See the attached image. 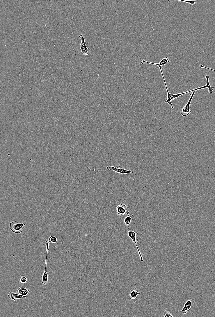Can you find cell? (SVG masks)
<instances>
[{
  "label": "cell",
  "mask_w": 215,
  "mask_h": 317,
  "mask_svg": "<svg viewBox=\"0 0 215 317\" xmlns=\"http://www.w3.org/2000/svg\"><path fill=\"white\" fill-rule=\"evenodd\" d=\"M26 226L25 223H21L17 221H14L10 223V228L12 232L18 234L23 232Z\"/></svg>",
  "instance_id": "3957f363"
},
{
  "label": "cell",
  "mask_w": 215,
  "mask_h": 317,
  "mask_svg": "<svg viewBox=\"0 0 215 317\" xmlns=\"http://www.w3.org/2000/svg\"><path fill=\"white\" fill-rule=\"evenodd\" d=\"M79 38L81 40V48L80 49L81 54L83 55H88L90 49L87 47L85 42L84 35L83 34L79 35Z\"/></svg>",
  "instance_id": "8992f818"
},
{
  "label": "cell",
  "mask_w": 215,
  "mask_h": 317,
  "mask_svg": "<svg viewBox=\"0 0 215 317\" xmlns=\"http://www.w3.org/2000/svg\"><path fill=\"white\" fill-rule=\"evenodd\" d=\"M170 62V60L167 57H165L164 58L162 59L159 64L151 62H148L144 60H143L141 62V63L143 65L147 64L157 65V66L158 65H159L162 67L167 65L168 63Z\"/></svg>",
  "instance_id": "ba28073f"
},
{
  "label": "cell",
  "mask_w": 215,
  "mask_h": 317,
  "mask_svg": "<svg viewBox=\"0 0 215 317\" xmlns=\"http://www.w3.org/2000/svg\"><path fill=\"white\" fill-rule=\"evenodd\" d=\"M166 89L167 91V92L168 99L167 100H164V102L165 103H167L169 104L172 109H174V107L173 104H172L171 103V101H172L174 100V99L179 98L181 96L184 95L189 94V93L190 92H193L195 91H197L198 90H199V89L198 88H196L192 90H190L185 92L180 93V94H170L168 91V88H166Z\"/></svg>",
  "instance_id": "7a4b0ae2"
},
{
  "label": "cell",
  "mask_w": 215,
  "mask_h": 317,
  "mask_svg": "<svg viewBox=\"0 0 215 317\" xmlns=\"http://www.w3.org/2000/svg\"><path fill=\"white\" fill-rule=\"evenodd\" d=\"M125 233L136 244L141 262H143L144 259L137 244V243L138 241V232L136 230L132 229L130 228H128L125 230Z\"/></svg>",
  "instance_id": "6da1fadb"
},
{
  "label": "cell",
  "mask_w": 215,
  "mask_h": 317,
  "mask_svg": "<svg viewBox=\"0 0 215 317\" xmlns=\"http://www.w3.org/2000/svg\"><path fill=\"white\" fill-rule=\"evenodd\" d=\"M8 296L10 300H13L14 301H16L18 299H26L28 297L27 296H24L12 292H10Z\"/></svg>",
  "instance_id": "30bf717a"
},
{
  "label": "cell",
  "mask_w": 215,
  "mask_h": 317,
  "mask_svg": "<svg viewBox=\"0 0 215 317\" xmlns=\"http://www.w3.org/2000/svg\"><path fill=\"white\" fill-rule=\"evenodd\" d=\"M164 317H173L174 316L170 313L169 310H165L164 312Z\"/></svg>",
  "instance_id": "2e32d148"
},
{
  "label": "cell",
  "mask_w": 215,
  "mask_h": 317,
  "mask_svg": "<svg viewBox=\"0 0 215 317\" xmlns=\"http://www.w3.org/2000/svg\"><path fill=\"white\" fill-rule=\"evenodd\" d=\"M30 289L25 287H19L16 291L17 293L25 296H27L30 294Z\"/></svg>",
  "instance_id": "7c38bea8"
},
{
  "label": "cell",
  "mask_w": 215,
  "mask_h": 317,
  "mask_svg": "<svg viewBox=\"0 0 215 317\" xmlns=\"http://www.w3.org/2000/svg\"><path fill=\"white\" fill-rule=\"evenodd\" d=\"M140 294L137 288L134 287L131 289L129 295L130 299L133 303L136 302L137 300L138 296Z\"/></svg>",
  "instance_id": "9c48e42d"
},
{
  "label": "cell",
  "mask_w": 215,
  "mask_h": 317,
  "mask_svg": "<svg viewBox=\"0 0 215 317\" xmlns=\"http://www.w3.org/2000/svg\"><path fill=\"white\" fill-rule=\"evenodd\" d=\"M20 281L21 283L25 284L27 282V277L25 275H22L20 277Z\"/></svg>",
  "instance_id": "9a60e30c"
},
{
  "label": "cell",
  "mask_w": 215,
  "mask_h": 317,
  "mask_svg": "<svg viewBox=\"0 0 215 317\" xmlns=\"http://www.w3.org/2000/svg\"><path fill=\"white\" fill-rule=\"evenodd\" d=\"M128 207L125 204H120L117 207L116 211L118 214L124 216L125 214H130L129 211H128Z\"/></svg>",
  "instance_id": "52a82bcc"
},
{
  "label": "cell",
  "mask_w": 215,
  "mask_h": 317,
  "mask_svg": "<svg viewBox=\"0 0 215 317\" xmlns=\"http://www.w3.org/2000/svg\"><path fill=\"white\" fill-rule=\"evenodd\" d=\"M199 66H200V67H201V68H205V69H208V70H211L212 71H213L215 72V70L212 69V68H209L207 67H205V66H204L203 65H200Z\"/></svg>",
  "instance_id": "ac0fdd59"
},
{
  "label": "cell",
  "mask_w": 215,
  "mask_h": 317,
  "mask_svg": "<svg viewBox=\"0 0 215 317\" xmlns=\"http://www.w3.org/2000/svg\"><path fill=\"white\" fill-rule=\"evenodd\" d=\"M192 305L191 300H188L184 304V306L180 312L183 314H186L190 310Z\"/></svg>",
  "instance_id": "8fae6325"
},
{
  "label": "cell",
  "mask_w": 215,
  "mask_h": 317,
  "mask_svg": "<svg viewBox=\"0 0 215 317\" xmlns=\"http://www.w3.org/2000/svg\"><path fill=\"white\" fill-rule=\"evenodd\" d=\"M196 91H193L191 95L189 100L185 106L180 111L181 114L184 117H187L191 113V110L190 109V104Z\"/></svg>",
  "instance_id": "5b68a950"
},
{
  "label": "cell",
  "mask_w": 215,
  "mask_h": 317,
  "mask_svg": "<svg viewBox=\"0 0 215 317\" xmlns=\"http://www.w3.org/2000/svg\"><path fill=\"white\" fill-rule=\"evenodd\" d=\"M58 241L57 238L54 235L51 236L48 240L49 243H52L55 244Z\"/></svg>",
  "instance_id": "5bb4252c"
},
{
  "label": "cell",
  "mask_w": 215,
  "mask_h": 317,
  "mask_svg": "<svg viewBox=\"0 0 215 317\" xmlns=\"http://www.w3.org/2000/svg\"><path fill=\"white\" fill-rule=\"evenodd\" d=\"M106 169L108 170L113 171L122 174H132L134 172V170L133 169L127 170L119 165H118L116 167L114 166H107Z\"/></svg>",
  "instance_id": "277c9868"
},
{
  "label": "cell",
  "mask_w": 215,
  "mask_h": 317,
  "mask_svg": "<svg viewBox=\"0 0 215 317\" xmlns=\"http://www.w3.org/2000/svg\"><path fill=\"white\" fill-rule=\"evenodd\" d=\"M177 1L180 2H182L184 3H189L192 5H194L196 2V1H179V0H177Z\"/></svg>",
  "instance_id": "e0dca14e"
},
{
  "label": "cell",
  "mask_w": 215,
  "mask_h": 317,
  "mask_svg": "<svg viewBox=\"0 0 215 317\" xmlns=\"http://www.w3.org/2000/svg\"><path fill=\"white\" fill-rule=\"evenodd\" d=\"M134 215L131 214L128 215L124 219V222L125 225H129L131 222L134 220Z\"/></svg>",
  "instance_id": "4fadbf2b"
}]
</instances>
